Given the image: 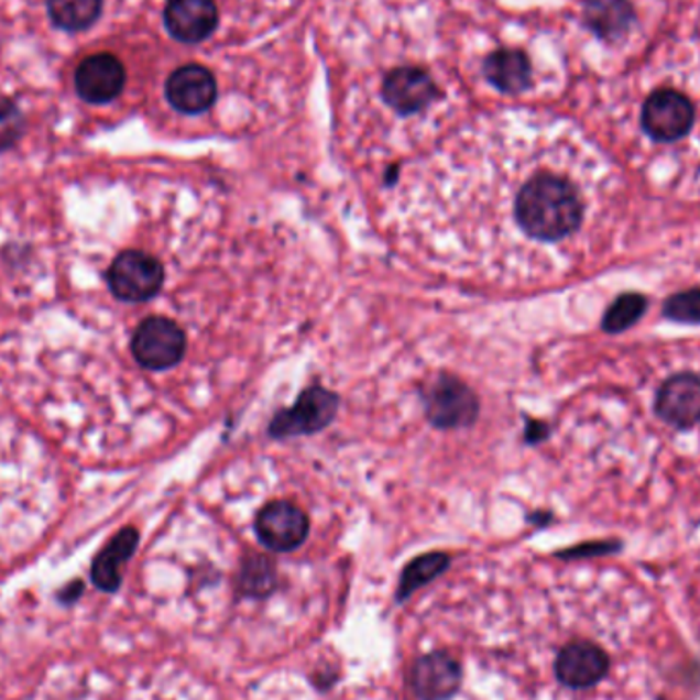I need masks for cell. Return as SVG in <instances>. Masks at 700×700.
Listing matches in <instances>:
<instances>
[{
	"instance_id": "obj_1",
	"label": "cell",
	"mask_w": 700,
	"mask_h": 700,
	"mask_svg": "<svg viewBox=\"0 0 700 700\" xmlns=\"http://www.w3.org/2000/svg\"><path fill=\"white\" fill-rule=\"evenodd\" d=\"M511 216L514 230L528 240L557 244L582 228L586 205L566 176L537 173L516 190Z\"/></svg>"
},
{
	"instance_id": "obj_2",
	"label": "cell",
	"mask_w": 700,
	"mask_h": 700,
	"mask_svg": "<svg viewBox=\"0 0 700 700\" xmlns=\"http://www.w3.org/2000/svg\"><path fill=\"white\" fill-rule=\"evenodd\" d=\"M107 283L117 299L128 304H144L161 293L164 266L142 250H125L107 271Z\"/></svg>"
},
{
	"instance_id": "obj_3",
	"label": "cell",
	"mask_w": 700,
	"mask_h": 700,
	"mask_svg": "<svg viewBox=\"0 0 700 700\" xmlns=\"http://www.w3.org/2000/svg\"><path fill=\"white\" fill-rule=\"evenodd\" d=\"M424 412L433 426L442 430L466 428L480 416V400L466 383L452 375H438L423 392Z\"/></svg>"
},
{
	"instance_id": "obj_4",
	"label": "cell",
	"mask_w": 700,
	"mask_h": 700,
	"mask_svg": "<svg viewBox=\"0 0 700 700\" xmlns=\"http://www.w3.org/2000/svg\"><path fill=\"white\" fill-rule=\"evenodd\" d=\"M132 352L133 359L147 371H166L183 361L187 335L176 321L152 316L133 332Z\"/></svg>"
},
{
	"instance_id": "obj_5",
	"label": "cell",
	"mask_w": 700,
	"mask_h": 700,
	"mask_svg": "<svg viewBox=\"0 0 700 700\" xmlns=\"http://www.w3.org/2000/svg\"><path fill=\"white\" fill-rule=\"evenodd\" d=\"M694 125V105L680 90L657 88L643 105L642 128L656 142H678Z\"/></svg>"
},
{
	"instance_id": "obj_6",
	"label": "cell",
	"mask_w": 700,
	"mask_h": 700,
	"mask_svg": "<svg viewBox=\"0 0 700 700\" xmlns=\"http://www.w3.org/2000/svg\"><path fill=\"white\" fill-rule=\"evenodd\" d=\"M338 395L326 387H307L297 397L292 408L281 409L273 423L269 424V435L273 438L299 437L320 433L335 420Z\"/></svg>"
},
{
	"instance_id": "obj_7",
	"label": "cell",
	"mask_w": 700,
	"mask_h": 700,
	"mask_svg": "<svg viewBox=\"0 0 700 700\" xmlns=\"http://www.w3.org/2000/svg\"><path fill=\"white\" fill-rule=\"evenodd\" d=\"M254 533L273 554H292L306 543L309 518L297 504L287 500L269 502L254 521Z\"/></svg>"
},
{
	"instance_id": "obj_8",
	"label": "cell",
	"mask_w": 700,
	"mask_h": 700,
	"mask_svg": "<svg viewBox=\"0 0 700 700\" xmlns=\"http://www.w3.org/2000/svg\"><path fill=\"white\" fill-rule=\"evenodd\" d=\"M554 670L559 685L571 690H588L604 680L611 670V657L599 643L578 639L559 649Z\"/></svg>"
},
{
	"instance_id": "obj_9",
	"label": "cell",
	"mask_w": 700,
	"mask_h": 700,
	"mask_svg": "<svg viewBox=\"0 0 700 700\" xmlns=\"http://www.w3.org/2000/svg\"><path fill=\"white\" fill-rule=\"evenodd\" d=\"M463 682V668L449 652L420 656L409 670V688L418 700H451Z\"/></svg>"
},
{
	"instance_id": "obj_10",
	"label": "cell",
	"mask_w": 700,
	"mask_h": 700,
	"mask_svg": "<svg viewBox=\"0 0 700 700\" xmlns=\"http://www.w3.org/2000/svg\"><path fill=\"white\" fill-rule=\"evenodd\" d=\"M125 87V68L113 54H95L83 59L74 73V88L83 101L111 102Z\"/></svg>"
},
{
	"instance_id": "obj_11",
	"label": "cell",
	"mask_w": 700,
	"mask_h": 700,
	"mask_svg": "<svg viewBox=\"0 0 700 700\" xmlns=\"http://www.w3.org/2000/svg\"><path fill=\"white\" fill-rule=\"evenodd\" d=\"M656 414L674 428H692L700 423V378L678 373L657 390Z\"/></svg>"
},
{
	"instance_id": "obj_12",
	"label": "cell",
	"mask_w": 700,
	"mask_h": 700,
	"mask_svg": "<svg viewBox=\"0 0 700 700\" xmlns=\"http://www.w3.org/2000/svg\"><path fill=\"white\" fill-rule=\"evenodd\" d=\"M166 99L181 113H204L218 99L216 78L199 64L181 66L166 80Z\"/></svg>"
},
{
	"instance_id": "obj_13",
	"label": "cell",
	"mask_w": 700,
	"mask_h": 700,
	"mask_svg": "<svg viewBox=\"0 0 700 700\" xmlns=\"http://www.w3.org/2000/svg\"><path fill=\"white\" fill-rule=\"evenodd\" d=\"M437 95V85L430 74L414 66L395 68L383 80V99L402 116L423 111Z\"/></svg>"
},
{
	"instance_id": "obj_14",
	"label": "cell",
	"mask_w": 700,
	"mask_h": 700,
	"mask_svg": "<svg viewBox=\"0 0 700 700\" xmlns=\"http://www.w3.org/2000/svg\"><path fill=\"white\" fill-rule=\"evenodd\" d=\"M218 7L214 0H168L164 25L183 44H199L218 28Z\"/></svg>"
},
{
	"instance_id": "obj_15",
	"label": "cell",
	"mask_w": 700,
	"mask_h": 700,
	"mask_svg": "<svg viewBox=\"0 0 700 700\" xmlns=\"http://www.w3.org/2000/svg\"><path fill=\"white\" fill-rule=\"evenodd\" d=\"M140 533L125 526L109 540L90 564V582L102 594H116L123 583V568L138 551Z\"/></svg>"
},
{
	"instance_id": "obj_16",
	"label": "cell",
	"mask_w": 700,
	"mask_h": 700,
	"mask_svg": "<svg viewBox=\"0 0 700 700\" xmlns=\"http://www.w3.org/2000/svg\"><path fill=\"white\" fill-rule=\"evenodd\" d=\"M583 23L606 42H621L635 23L631 0H583Z\"/></svg>"
},
{
	"instance_id": "obj_17",
	"label": "cell",
	"mask_w": 700,
	"mask_h": 700,
	"mask_svg": "<svg viewBox=\"0 0 700 700\" xmlns=\"http://www.w3.org/2000/svg\"><path fill=\"white\" fill-rule=\"evenodd\" d=\"M483 76L494 85L497 90L518 95L531 87V62L525 52L521 50H496L483 62Z\"/></svg>"
},
{
	"instance_id": "obj_18",
	"label": "cell",
	"mask_w": 700,
	"mask_h": 700,
	"mask_svg": "<svg viewBox=\"0 0 700 700\" xmlns=\"http://www.w3.org/2000/svg\"><path fill=\"white\" fill-rule=\"evenodd\" d=\"M277 586V564L269 555H249L236 573V592L242 599H269Z\"/></svg>"
},
{
	"instance_id": "obj_19",
	"label": "cell",
	"mask_w": 700,
	"mask_h": 700,
	"mask_svg": "<svg viewBox=\"0 0 700 700\" xmlns=\"http://www.w3.org/2000/svg\"><path fill=\"white\" fill-rule=\"evenodd\" d=\"M451 566V557L442 551H433V554H424L416 559H412L408 566L402 571L397 590H395V602L402 604L426 583L435 582L438 576H442Z\"/></svg>"
},
{
	"instance_id": "obj_20",
	"label": "cell",
	"mask_w": 700,
	"mask_h": 700,
	"mask_svg": "<svg viewBox=\"0 0 700 700\" xmlns=\"http://www.w3.org/2000/svg\"><path fill=\"white\" fill-rule=\"evenodd\" d=\"M52 23L64 31H85L101 15L102 0H45Z\"/></svg>"
},
{
	"instance_id": "obj_21",
	"label": "cell",
	"mask_w": 700,
	"mask_h": 700,
	"mask_svg": "<svg viewBox=\"0 0 700 700\" xmlns=\"http://www.w3.org/2000/svg\"><path fill=\"white\" fill-rule=\"evenodd\" d=\"M647 311V297L642 293H623L616 297L611 307L604 311L602 330L606 335H621L642 320Z\"/></svg>"
},
{
	"instance_id": "obj_22",
	"label": "cell",
	"mask_w": 700,
	"mask_h": 700,
	"mask_svg": "<svg viewBox=\"0 0 700 700\" xmlns=\"http://www.w3.org/2000/svg\"><path fill=\"white\" fill-rule=\"evenodd\" d=\"M25 116L11 99L0 97V152L15 146L25 133Z\"/></svg>"
},
{
	"instance_id": "obj_23",
	"label": "cell",
	"mask_w": 700,
	"mask_h": 700,
	"mask_svg": "<svg viewBox=\"0 0 700 700\" xmlns=\"http://www.w3.org/2000/svg\"><path fill=\"white\" fill-rule=\"evenodd\" d=\"M664 318L682 324H700V289L676 293L664 302Z\"/></svg>"
},
{
	"instance_id": "obj_24",
	"label": "cell",
	"mask_w": 700,
	"mask_h": 700,
	"mask_svg": "<svg viewBox=\"0 0 700 700\" xmlns=\"http://www.w3.org/2000/svg\"><path fill=\"white\" fill-rule=\"evenodd\" d=\"M621 545L619 543H590V545H582V547H576V549H569V551H561L559 557H588V555H604L616 551Z\"/></svg>"
},
{
	"instance_id": "obj_25",
	"label": "cell",
	"mask_w": 700,
	"mask_h": 700,
	"mask_svg": "<svg viewBox=\"0 0 700 700\" xmlns=\"http://www.w3.org/2000/svg\"><path fill=\"white\" fill-rule=\"evenodd\" d=\"M83 597H85V582L83 580H73V582L66 583L64 588H59L56 600L62 606H73Z\"/></svg>"
}]
</instances>
